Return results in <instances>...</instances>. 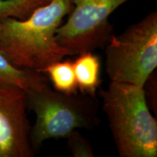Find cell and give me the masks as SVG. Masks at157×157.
Returning a JSON list of instances; mask_svg holds the SVG:
<instances>
[{"mask_svg":"<svg viewBox=\"0 0 157 157\" xmlns=\"http://www.w3.org/2000/svg\"><path fill=\"white\" fill-rule=\"evenodd\" d=\"M99 95L119 156L156 157L157 121L143 87L111 82Z\"/></svg>","mask_w":157,"mask_h":157,"instance_id":"cell-2","label":"cell"},{"mask_svg":"<svg viewBox=\"0 0 157 157\" xmlns=\"http://www.w3.org/2000/svg\"><path fill=\"white\" fill-rule=\"evenodd\" d=\"M105 49L110 81L143 87L157 67V12L148 13L119 36L113 34Z\"/></svg>","mask_w":157,"mask_h":157,"instance_id":"cell-4","label":"cell"},{"mask_svg":"<svg viewBox=\"0 0 157 157\" xmlns=\"http://www.w3.org/2000/svg\"><path fill=\"white\" fill-rule=\"evenodd\" d=\"M0 84L16 86L25 90L49 85L46 75L17 67L0 52Z\"/></svg>","mask_w":157,"mask_h":157,"instance_id":"cell-8","label":"cell"},{"mask_svg":"<svg viewBox=\"0 0 157 157\" xmlns=\"http://www.w3.org/2000/svg\"><path fill=\"white\" fill-rule=\"evenodd\" d=\"M146 103L149 109L156 115L157 113V74L156 71L148 76L143 85Z\"/></svg>","mask_w":157,"mask_h":157,"instance_id":"cell-12","label":"cell"},{"mask_svg":"<svg viewBox=\"0 0 157 157\" xmlns=\"http://www.w3.org/2000/svg\"><path fill=\"white\" fill-rule=\"evenodd\" d=\"M46 3L45 0H0V21L7 17L24 20Z\"/></svg>","mask_w":157,"mask_h":157,"instance_id":"cell-10","label":"cell"},{"mask_svg":"<svg viewBox=\"0 0 157 157\" xmlns=\"http://www.w3.org/2000/svg\"><path fill=\"white\" fill-rule=\"evenodd\" d=\"M72 7L71 0H51L24 20H1L0 52L17 67L39 73L49 65L71 56L57 42L56 35Z\"/></svg>","mask_w":157,"mask_h":157,"instance_id":"cell-1","label":"cell"},{"mask_svg":"<svg viewBox=\"0 0 157 157\" xmlns=\"http://www.w3.org/2000/svg\"><path fill=\"white\" fill-rule=\"evenodd\" d=\"M41 73L48 76L56 91L66 94L78 93L73 61L70 59L49 65Z\"/></svg>","mask_w":157,"mask_h":157,"instance_id":"cell-9","label":"cell"},{"mask_svg":"<svg viewBox=\"0 0 157 157\" xmlns=\"http://www.w3.org/2000/svg\"><path fill=\"white\" fill-rule=\"evenodd\" d=\"M129 0H71L67 21L58 29L57 42L71 56L105 48L113 35L109 17Z\"/></svg>","mask_w":157,"mask_h":157,"instance_id":"cell-5","label":"cell"},{"mask_svg":"<svg viewBox=\"0 0 157 157\" xmlns=\"http://www.w3.org/2000/svg\"><path fill=\"white\" fill-rule=\"evenodd\" d=\"M45 1H46V2H47V3H48L49 2H50V1H51V0H45Z\"/></svg>","mask_w":157,"mask_h":157,"instance_id":"cell-13","label":"cell"},{"mask_svg":"<svg viewBox=\"0 0 157 157\" xmlns=\"http://www.w3.org/2000/svg\"><path fill=\"white\" fill-rule=\"evenodd\" d=\"M77 56L73 61V66L78 90L80 93L96 97L101 83V60L90 51Z\"/></svg>","mask_w":157,"mask_h":157,"instance_id":"cell-7","label":"cell"},{"mask_svg":"<svg viewBox=\"0 0 157 157\" xmlns=\"http://www.w3.org/2000/svg\"><path fill=\"white\" fill-rule=\"evenodd\" d=\"M67 147L73 157H94L95 156L90 141L78 131L71 132L68 136Z\"/></svg>","mask_w":157,"mask_h":157,"instance_id":"cell-11","label":"cell"},{"mask_svg":"<svg viewBox=\"0 0 157 157\" xmlns=\"http://www.w3.org/2000/svg\"><path fill=\"white\" fill-rule=\"evenodd\" d=\"M25 91L27 107L36 116L30 132L35 152L45 140L66 138L74 129L92 130L101 123L96 97L82 93H60L49 85Z\"/></svg>","mask_w":157,"mask_h":157,"instance_id":"cell-3","label":"cell"},{"mask_svg":"<svg viewBox=\"0 0 157 157\" xmlns=\"http://www.w3.org/2000/svg\"><path fill=\"white\" fill-rule=\"evenodd\" d=\"M26 91L0 84V157H33Z\"/></svg>","mask_w":157,"mask_h":157,"instance_id":"cell-6","label":"cell"}]
</instances>
